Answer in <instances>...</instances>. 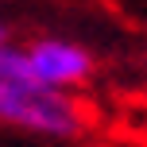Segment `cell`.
Returning <instances> with one entry per match:
<instances>
[{"instance_id": "6da1fadb", "label": "cell", "mask_w": 147, "mask_h": 147, "mask_svg": "<svg viewBox=\"0 0 147 147\" xmlns=\"http://www.w3.org/2000/svg\"><path fill=\"white\" fill-rule=\"evenodd\" d=\"M0 124L70 140V136H81L85 128V109L62 89H51L35 78L0 74Z\"/></svg>"}, {"instance_id": "7a4b0ae2", "label": "cell", "mask_w": 147, "mask_h": 147, "mask_svg": "<svg viewBox=\"0 0 147 147\" xmlns=\"http://www.w3.org/2000/svg\"><path fill=\"white\" fill-rule=\"evenodd\" d=\"M27 62H31L35 81H43L51 89L81 85L93 74V54L78 43H66V39H39L27 51Z\"/></svg>"}, {"instance_id": "3957f363", "label": "cell", "mask_w": 147, "mask_h": 147, "mask_svg": "<svg viewBox=\"0 0 147 147\" xmlns=\"http://www.w3.org/2000/svg\"><path fill=\"white\" fill-rule=\"evenodd\" d=\"M0 43H8V27H4V23H0Z\"/></svg>"}]
</instances>
